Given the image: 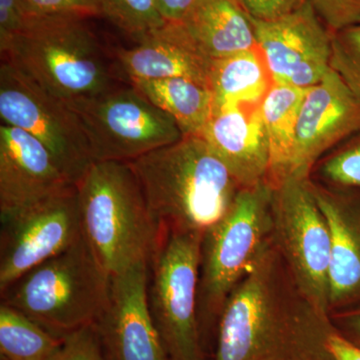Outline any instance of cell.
Here are the masks:
<instances>
[{
  "mask_svg": "<svg viewBox=\"0 0 360 360\" xmlns=\"http://www.w3.org/2000/svg\"><path fill=\"white\" fill-rule=\"evenodd\" d=\"M181 25L212 59L257 47L252 21L238 0H200Z\"/></svg>",
  "mask_w": 360,
  "mask_h": 360,
  "instance_id": "19",
  "label": "cell"
},
{
  "mask_svg": "<svg viewBox=\"0 0 360 360\" xmlns=\"http://www.w3.org/2000/svg\"><path fill=\"white\" fill-rule=\"evenodd\" d=\"M148 262L111 276L110 304L94 323L110 360H167L148 307Z\"/></svg>",
  "mask_w": 360,
  "mask_h": 360,
  "instance_id": "13",
  "label": "cell"
},
{
  "mask_svg": "<svg viewBox=\"0 0 360 360\" xmlns=\"http://www.w3.org/2000/svg\"><path fill=\"white\" fill-rule=\"evenodd\" d=\"M309 89L272 84L260 103L269 148V182L276 186L290 174L296 124Z\"/></svg>",
  "mask_w": 360,
  "mask_h": 360,
  "instance_id": "20",
  "label": "cell"
},
{
  "mask_svg": "<svg viewBox=\"0 0 360 360\" xmlns=\"http://www.w3.org/2000/svg\"><path fill=\"white\" fill-rule=\"evenodd\" d=\"M54 360H110L96 326H85L66 335Z\"/></svg>",
  "mask_w": 360,
  "mask_h": 360,
  "instance_id": "26",
  "label": "cell"
},
{
  "mask_svg": "<svg viewBox=\"0 0 360 360\" xmlns=\"http://www.w3.org/2000/svg\"><path fill=\"white\" fill-rule=\"evenodd\" d=\"M0 51L1 60L68 104L116 86L108 56L82 16H33Z\"/></svg>",
  "mask_w": 360,
  "mask_h": 360,
  "instance_id": "4",
  "label": "cell"
},
{
  "mask_svg": "<svg viewBox=\"0 0 360 360\" xmlns=\"http://www.w3.org/2000/svg\"><path fill=\"white\" fill-rule=\"evenodd\" d=\"M1 360H4V359H1Z\"/></svg>",
  "mask_w": 360,
  "mask_h": 360,
  "instance_id": "35",
  "label": "cell"
},
{
  "mask_svg": "<svg viewBox=\"0 0 360 360\" xmlns=\"http://www.w3.org/2000/svg\"><path fill=\"white\" fill-rule=\"evenodd\" d=\"M0 117L39 139L75 184L94 161L75 111L6 60L0 65Z\"/></svg>",
  "mask_w": 360,
  "mask_h": 360,
  "instance_id": "10",
  "label": "cell"
},
{
  "mask_svg": "<svg viewBox=\"0 0 360 360\" xmlns=\"http://www.w3.org/2000/svg\"><path fill=\"white\" fill-rule=\"evenodd\" d=\"M116 51V63L130 80L182 77L210 89L214 59L194 41L181 23L167 22Z\"/></svg>",
  "mask_w": 360,
  "mask_h": 360,
  "instance_id": "16",
  "label": "cell"
},
{
  "mask_svg": "<svg viewBox=\"0 0 360 360\" xmlns=\"http://www.w3.org/2000/svg\"><path fill=\"white\" fill-rule=\"evenodd\" d=\"M30 18L23 0H0V49L22 30Z\"/></svg>",
  "mask_w": 360,
  "mask_h": 360,
  "instance_id": "31",
  "label": "cell"
},
{
  "mask_svg": "<svg viewBox=\"0 0 360 360\" xmlns=\"http://www.w3.org/2000/svg\"><path fill=\"white\" fill-rule=\"evenodd\" d=\"M253 20L274 21L302 8L309 0H238Z\"/></svg>",
  "mask_w": 360,
  "mask_h": 360,
  "instance_id": "30",
  "label": "cell"
},
{
  "mask_svg": "<svg viewBox=\"0 0 360 360\" xmlns=\"http://www.w3.org/2000/svg\"><path fill=\"white\" fill-rule=\"evenodd\" d=\"M129 165L160 229L205 233L243 188L200 136H184Z\"/></svg>",
  "mask_w": 360,
  "mask_h": 360,
  "instance_id": "2",
  "label": "cell"
},
{
  "mask_svg": "<svg viewBox=\"0 0 360 360\" xmlns=\"http://www.w3.org/2000/svg\"><path fill=\"white\" fill-rule=\"evenodd\" d=\"M330 68L360 101V25L333 33Z\"/></svg>",
  "mask_w": 360,
  "mask_h": 360,
  "instance_id": "25",
  "label": "cell"
},
{
  "mask_svg": "<svg viewBox=\"0 0 360 360\" xmlns=\"http://www.w3.org/2000/svg\"><path fill=\"white\" fill-rule=\"evenodd\" d=\"M68 106L79 118L94 161L129 162L184 136L172 116L131 84Z\"/></svg>",
  "mask_w": 360,
  "mask_h": 360,
  "instance_id": "9",
  "label": "cell"
},
{
  "mask_svg": "<svg viewBox=\"0 0 360 360\" xmlns=\"http://www.w3.org/2000/svg\"><path fill=\"white\" fill-rule=\"evenodd\" d=\"M101 13L135 39L167 25L156 0H97Z\"/></svg>",
  "mask_w": 360,
  "mask_h": 360,
  "instance_id": "24",
  "label": "cell"
},
{
  "mask_svg": "<svg viewBox=\"0 0 360 360\" xmlns=\"http://www.w3.org/2000/svg\"><path fill=\"white\" fill-rule=\"evenodd\" d=\"M360 132V101L340 75L329 70L309 89L297 124L290 175L309 176L316 160L349 135Z\"/></svg>",
  "mask_w": 360,
  "mask_h": 360,
  "instance_id": "14",
  "label": "cell"
},
{
  "mask_svg": "<svg viewBox=\"0 0 360 360\" xmlns=\"http://www.w3.org/2000/svg\"><path fill=\"white\" fill-rule=\"evenodd\" d=\"M331 33L360 25V0H309Z\"/></svg>",
  "mask_w": 360,
  "mask_h": 360,
  "instance_id": "27",
  "label": "cell"
},
{
  "mask_svg": "<svg viewBox=\"0 0 360 360\" xmlns=\"http://www.w3.org/2000/svg\"><path fill=\"white\" fill-rule=\"evenodd\" d=\"M329 319L336 333L360 347V310L335 312L329 315Z\"/></svg>",
  "mask_w": 360,
  "mask_h": 360,
  "instance_id": "32",
  "label": "cell"
},
{
  "mask_svg": "<svg viewBox=\"0 0 360 360\" xmlns=\"http://www.w3.org/2000/svg\"><path fill=\"white\" fill-rule=\"evenodd\" d=\"M331 236L329 315L341 311L360 295V225L345 200L311 181Z\"/></svg>",
  "mask_w": 360,
  "mask_h": 360,
  "instance_id": "18",
  "label": "cell"
},
{
  "mask_svg": "<svg viewBox=\"0 0 360 360\" xmlns=\"http://www.w3.org/2000/svg\"><path fill=\"white\" fill-rule=\"evenodd\" d=\"M0 295L2 303L65 338L96 323L108 309L111 276L82 236L68 250L34 267Z\"/></svg>",
  "mask_w": 360,
  "mask_h": 360,
  "instance_id": "6",
  "label": "cell"
},
{
  "mask_svg": "<svg viewBox=\"0 0 360 360\" xmlns=\"http://www.w3.org/2000/svg\"><path fill=\"white\" fill-rule=\"evenodd\" d=\"M63 338L20 310L0 305V354L4 360H54Z\"/></svg>",
  "mask_w": 360,
  "mask_h": 360,
  "instance_id": "23",
  "label": "cell"
},
{
  "mask_svg": "<svg viewBox=\"0 0 360 360\" xmlns=\"http://www.w3.org/2000/svg\"><path fill=\"white\" fill-rule=\"evenodd\" d=\"M75 188L82 236L110 276L149 262L160 227L129 162L92 161Z\"/></svg>",
  "mask_w": 360,
  "mask_h": 360,
  "instance_id": "3",
  "label": "cell"
},
{
  "mask_svg": "<svg viewBox=\"0 0 360 360\" xmlns=\"http://www.w3.org/2000/svg\"><path fill=\"white\" fill-rule=\"evenodd\" d=\"M272 85L258 47L214 59L212 85L214 106H253L262 103Z\"/></svg>",
  "mask_w": 360,
  "mask_h": 360,
  "instance_id": "22",
  "label": "cell"
},
{
  "mask_svg": "<svg viewBox=\"0 0 360 360\" xmlns=\"http://www.w3.org/2000/svg\"><path fill=\"white\" fill-rule=\"evenodd\" d=\"M151 103L172 116L184 136H201L213 112L212 91L187 78L130 80Z\"/></svg>",
  "mask_w": 360,
  "mask_h": 360,
  "instance_id": "21",
  "label": "cell"
},
{
  "mask_svg": "<svg viewBox=\"0 0 360 360\" xmlns=\"http://www.w3.org/2000/svg\"><path fill=\"white\" fill-rule=\"evenodd\" d=\"M251 21L272 84L307 89L330 70L333 33L309 2L278 20Z\"/></svg>",
  "mask_w": 360,
  "mask_h": 360,
  "instance_id": "12",
  "label": "cell"
},
{
  "mask_svg": "<svg viewBox=\"0 0 360 360\" xmlns=\"http://www.w3.org/2000/svg\"><path fill=\"white\" fill-rule=\"evenodd\" d=\"M200 0H156L162 18L167 22L181 23Z\"/></svg>",
  "mask_w": 360,
  "mask_h": 360,
  "instance_id": "33",
  "label": "cell"
},
{
  "mask_svg": "<svg viewBox=\"0 0 360 360\" xmlns=\"http://www.w3.org/2000/svg\"><path fill=\"white\" fill-rule=\"evenodd\" d=\"M200 137L240 187L269 181V148L260 104L213 108Z\"/></svg>",
  "mask_w": 360,
  "mask_h": 360,
  "instance_id": "17",
  "label": "cell"
},
{
  "mask_svg": "<svg viewBox=\"0 0 360 360\" xmlns=\"http://www.w3.org/2000/svg\"><path fill=\"white\" fill-rule=\"evenodd\" d=\"M73 186V180L39 139L1 124L0 215L25 210Z\"/></svg>",
  "mask_w": 360,
  "mask_h": 360,
  "instance_id": "15",
  "label": "cell"
},
{
  "mask_svg": "<svg viewBox=\"0 0 360 360\" xmlns=\"http://www.w3.org/2000/svg\"><path fill=\"white\" fill-rule=\"evenodd\" d=\"M272 243L300 290L329 316L331 236L309 176L288 175L272 186Z\"/></svg>",
  "mask_w": 360,
  "mask_h": 360,
  "instance_id": "8",
  "label": "cell"
},
{
  "mask_svg": "<svg viewBox=\"0 0 360 360\" xmlns=\"http://www.w3.org/2000/svg\"><path fill=\"white\" fill-rule=\"evenodd\" d=\"M272 186L243 187L201 241L198 312L208 355L227 298L272 240Z\"/></svg>",
  "mask_w": 360,
  "mask_h": 360,
  "instance_id": "5",
  "label": "cell"
},
{
  "mask_svg": "<svg viewBox=\"0 0 360 360\" xmlns=\"http://www.w3.org/2000/svg\"><path fill=\"white\" fill-rule=\"evenodd\" d=\"M335 330L300 290L271 240L225 302L213 360H328Z\"/></svg>",
  "mask_w": 360,
  "mask_h": 360,
  "instance_id": "1",
  "label": "cell"
},
{
  "mask_svg": "<svg viewBox=\"0 0 360 360\" xmlns=\"http://www.w3.org/2000/svg\"><path fill=\"white\" fill-rule=\"evenodd\" d=\"M321 172L331 184L360 188V143L329 158Z\"/></svg>",
  "mask_w": 360,
  "mask_h": 360,
  "instance_id": "28",
  "label": "cell"
},
{
  "mask_svg": "<svg viewBox=\"0 0 360 360\" xmlns=\"http://www.w3.org/2000/svg\"><path fill=\"white\" fill-rule=\"evenodd\" d=\"M149 259L148 307L167 360H207L198 296L203 233L160 229Z\"/></svg>",
  "mask_w": 360,
  "mask_h": 360,
  "instance_id": "7",
  "label": "cell"
},
{
  "mask_svg": "<svg viewBox=\"0 0 360 360\" xmlns=\"http://www.w3.org/2000/svg\"><path fill=\"white\" fill-rule=\"evenodd\" d=\"M0 293L82 236L77 188L0 215Z\"/></svg>",
  "mask_w": 360,
  "mask_h": 360,
  "instance_id": "11",
  "label": "cell"
},
{
  "mask_svg": "<svg viewBox=\"0 0 360 360\" xmlns=\"http://www.w3.org/2000/svg\"><path fill=\"white\" fill-rule=\"evenodd\" d=\"M23 2L32 18L77 15L86 18L101 14L97 0H23Z\"/></svg>",
  "mask_w": 360,
  "mask_h": 360,
  "instance_id": "29",
  "label": "cell"
},
{
  "mask_svg": "<svg viewBox=\"0 0 360 360\" xmlns=\"http://www.w3.org/2000/svg\"><path fill=\"white\" fill-rule=\"evenodd\" d=\"M328 360H360V347L335 333L328 341Z\"/></svg>",
  "mask_w": 360,
  "mask_h": 360,
  "instance_id": "34",
  "label": "cell"
}]
</instances>
